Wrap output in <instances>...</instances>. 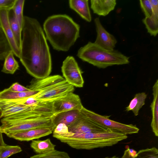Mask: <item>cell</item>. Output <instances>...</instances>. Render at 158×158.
<instances>
[{"label":"cell","instance_id":"cell-1","mask_svg":"<svg viewBox=\"0 0 158 158\" xmlns=\"http://www.w3.org/2000/svg\"><path fill=\"white\" fill-rule=\"evenodd\" d=\"M20 60L31 75L37 79L49 76L52 69L51 55L47 39L39 22L24 16Z\"/></svg>","mask_w":158,"mask_h":158},{"label":"cell","instance_id":"cell-2","mask_svg":"<svg viewBox=\"0 0 158 158\" xmlns=\"http://www.w3.org/2000/svg\"><path fill=\"white\" fill-rule=\"evenodd\" d=\"M52 107L48 102H41L34 108L2 118L0 130L7 135L26 130L54 127Z\"/></svg>","mask_w":158,"mask_h":158},{"label":"cell","instance_id":"cell-3","mask_svg":"<svg viewBox=\"0 0 158 158\" xmlns=\"http://www.w3.org/2000/svg\"><path fill=\"white\" fill-rule=\"evenodd\" d=\"M43 28L47 40L54 49L59 51H68L80 37V26L65 14L48 17L44 22Z\"/></svg>","mask_w":158,"mask_h":158},{"label":"cell","instance_id":"cell-4","mask_svg":"<svg viewBox=\"0 0 158 158\" xmlns=\"http://www.w3.org/2000/svg\"><path fill=\"white\" fill-rule=\"evenodd\" d=\"M53 136L73 148L85 150L111 146L127 138V135L112 131L81 134L69 132L64 135L53 134Z\"/></svg>","mask_w":158,"mask_h":158},{"label":"cell","instance_id":"cell-5","mask_svg":"<svg viewBox=\"0 0 158 158\" xmlns=\"http://www.w3.org/2000/svg\"><path fill=\"white\" fill-rule=\"evenodd\" d=\"M77 56L83 61L99 68L129 63V58L114 49L108 50L89 42L78 51Z\"/></svg>","mask_w":158,"mask_h":158},{"label":"cell","instance_id":"cell-6","mask_svg":"<svg viewBox=\"0 0 158 158\" xmlns=\"http://www.w3.org/2000/svg\"><path fill=\"white\" fill-rule=\"evenodd\" d=\"M27 88L39 91L34 96L40 102L54 101L74 89L73 85L58 75L42 79H33Z\"/></svg>","mask_w":158,"mask_h":158},{"label":"cell","instance_id":"cell-7","mask_svg":"<svg viewBox=\"0 0 158 158\" xmlns=\"http://www.w3.org/2000/svg\"><path fill=\"white\" fill-rule=\"evenodd\" d=\"M81 114L92 121L110 129L112 131L125 135L137 133L139 129L135 125L126 124L111 120L110 116H103L89 110L84 106Z\"/></svg>","mask_w":158,"mask_h":158},{"label":"cell","instance_id":"cell-8","mask_svg":"<svg viewBox=\"0 0 158 158\" xmlns=\"http://www.w3.org/2000/svg\"><path fill=\"white\" fill-rule=\"evenodd\" d=\"M61 69L64 79L69 83L77 87L83 86L82 72L73 56H68L63 61Z\"/></svg>","mask_w":158,"mask_h":158},{"label":"cell","instance_id":"cell-9","mask_svg":"<svg viewBox=\"0 0 158 158\" xmlns=\"http://www.w3.org/2000/svg\"><path fill=\"white\" fill-rule=\"evenodd\" d=\"M83 106L79 96L73 92H70L53 101V115L73 110H80Z\"/></svg>","mask_w":158,"mask_h":158},{"label":"cell","instance_id":"cell-10","mask_svg":"<svg viewBox=\"0 0 158 158\" xmlns=\"http://www.w3.org/2000/svg\"><path fill=\"white\" fill-rule=\"evenodd\" d=\"M68 128L69 132L75 134L97 133L111 131L105 127L92 121L82 114L76 121L68 127Z\"/></svg>","mask_w":158,"mask_h":158},{"label":"cell","instance_id":"cell-11","mask_svg":"<svg viewBox=\"0 0 158 158\" xmlns=\"http://www.w3.org/2000/svg\"><path fill=\"white\" fill-rule=\"evenodd\" d=\"M9 10L4 8L0 9V25L8 41L14 55L19 58L20 50L16 44L9 23Z\"/></svg>","mask_w":158,"mask_h":158},{"label":"cell","instance_id":"cell-12","mask_svg":"<svg viewBox=\"0 0 158 158\" xmlns=\"http://www.w3.org/2000/svg\"><path fill=\"white\" fill-rule=\"evenodd\" d=\"M97 35L95 44L108 50L114 49L117 41L115 37L107 32L101 24L98 18L94 20Z\"/></svg>","mask_w":158,"mask_h":158},{"label":"cell","instance_id":"cell-13","mask_svg":"<svg viewBox=\"0 0 158 158\" xmlns=\"http://www.w3.org/2000/svg\"><path fill=\"white\" fill-rule=\"evenodd\" d=\"M54 127H44L32 129L9 134L6 135L20 141H29L38 139L52 134Z\"/></svg>","mask_w":158,"mask_h":158},{"label":"cell","instance_id":"cell-14","mask_svg":"<svg viewBox=\"0 0 158 158\" xmlns=\"http://www.w3.org/2000/svg\"><path fill=\"white\" fill-rule=\"evenodd\" d=\"M81 115L80 110H73L53 115L51 118L55 127L60 123H64L68 127L73 124Z\"/></svg>","mask_w":158,"mask_h":158},{"label":"cell","instance_id":"cell-15","mask_svg":"<svg viewBox=\"0 0 158 158\" xmlns=\"http://www.w3.org/2000/svg\"><path fill=\"white\" fill-rule=\"evenodd\" d=\"M90 4L94 13L105 16L114 9L116 2L115 0H92Z\"/></svg>","mask_w":158,"mask_h":158},{"label":"cell","instance_id":"cell-16","mask_svg":"<svg viewBox=\"0 0 158 158\" xmlns=\"http://www.w3.org/2000/svg\"><path fill=\"white\" fill-rule=\"evenodd\" d=\"M153 99L150 105L152 118L151 126L155 135L158 136V80L152 87Z\"/></svg>","mask_w":158,"mask_h":158},{"label":"cell","instance_id":"cell-17","mask_svg":"<svg viewBox=\"0 0 158 158\" xmlns=\"http://www.w3.org/2000/svg\"><path fill=\"white\" fill-rule=\"evenodd\" d=\"M69 5L70 8L82 19L89 22L91 21L92 18L88 0H70Z\"/></svg>","mask_w":158,"mask_h":158},{"label":"cell","instance_id":"cell-18","mask_svg":"<svg viewBox=\"0 0 158 158\" xmlns=\"http://www.w3.org/2000/svg\"><path fill=\"white\" fill-rule=\"evenodd\" d=\"M56 146L49 138L44 140H33L30 143L31 147L37 154H43L53 151Z\"/></svg>","mask_w":158,"mask_h":158},{"label":"cell","instance_id":"cell-19","mask_svg":"<svg viewBox=\"0 0 158 158\" xmlns=\"http://www.w3.org/2000/svg\"><path fill=\"white\" fill-rule=\"evenodd\" d=\"M38 92V91L33 90L24 92H14L10 91L7 88L0 92V100L19 99L34 96Z\"/></svg>","mask_w":158,"mask_h":158},{"label":"cell","instance_id":"cell-20","mask_svg":"<svg viewBox=\"0 0 158 158\" xmlns=\"http://www.w3.org/2000/svg\"><path fill=\"white\" fill-rule=\"evenodd\" d=\"M147 95L145 92L139 93L136 94L131 100L128 106L126 108V111H132L135 116L139 114L140 109L145 104Z\"/></svg>","mask_w":158,"mask_h":158},{"label":"cell","instance_id":"cell-21","mask_svg":"<svg viewBox=\"0 0 158 158\" xmlns=\"http://www.w3.org/2000/svg\"><path fill=\"white\" fill-rule=\"evenodd\" d=\"M10 24L18 46L20 49L22 41V28L12 9L9 11Z\"/></svg>","mask_w":158,"mask_h":158},{"label":"cell","instance_id":"cell-22","mask_svg":"<svg viewBox=\"0 0 158 158\" xmlns=\"http://www.w3.org/2000/svg\"><path fill=\"white\" fill-rule=\"evenodd\" d=\"M14 53L11 50L5 58V61L2 71L5 73L13 74L19 69L18 62L14 57Z\"/></svg>","mask_w":158,"mask_h":158},{"label":"cell","instance_id":"cell-23","mask_svg":"<svg viewBox=\"0 0 158 158\" xmlns=\"http://www.w3.org/2000/svg\"><path fill=\"white\" fill-rule=\"evenodd\" d=\"M148 32L152 36H156L158 32V14L152 13L149 17H145L142 20Z\"/></svg>","mask_w":158,"mask_h":158},{"label":"cell","instance_id":"cell-24","mask_svg":"<svg viewBox=\"0 0 158 158\" xmlns=\"http://www.w3.org/2000/svg\"><path fill=\"white\" fill-rule=\"evenodd\" d=\"M11 50L8 41L0 25V60H4Z\"/></svg>","mask_w":158,"mask_h":158},{"label":"cell","instance_id":"cell-25","mask_svg":"<svg viewBox=\"0 0 158 158\" xmlns=\"http://www.w3.org/2000/svg\"><path fill=\"white\" fill-rule=\"evenodd\" d=\"M24 2V0H15L12 8L22 29L24 16L23 11Z\"/></svg>","mask_w":158,"mask_h":158},{"label":"cell","instance_id":"cell-26","mask_svg":"<svg viewBox=\"0 0 158 158\" xmlns=\"http://www.w3.org/2000/svg\"><path fill=\"white\" fill-rule=\"evenodd\" d=\"M22 149L19 146L6 145L0 146V158H7L11 155L21 152Z\"/></svg>","mask_w":158,"mask_h":158},{"label":"cell","instance_id":"cell-27","mask_svg":"<svg viewBox=\"0 0 158 158\" xmlns=\"http://www.w3.org/2000/svg\"><path fill=\"white\" fill-rule=\"evenodd\" d=\"M133 158H158V149L153 147L140 150Z\"/></svg>","mask_w":158,"mask_h":158},{"label":"cell","instance_id":"cell-28","mask_svg":"<svg viewBox=\"0 0 158 158\" xmlns=\"http://www.w3.org/2000/svg\"><path fill=\"white\" fill-rule=\"evenodd\" d=\"M30 158H71L68 154L65 152L60 151L56 150L41 154H36Z\"/></svg>","mask_w":158,"mask_h":158},{"label":"cell","instance_id":"cell-29","mask_svg":"<svg viewBox=\"0 0 158 158\" xmlns=\"http://www.w3.org/2000/svg\"><path fill=\"white\" fill-rule=\"evenodd\" d=\"M10 100L16 103L29 106H35L41 102L36 99L34 96L19 99Z\"/></svg>","mask_w":158,"mask_h":158},{"label":"cell","instance_id":"cell-30","mask_svg":"<svg viewBox=\"0 0 158 158\" xmlns=\"http://www.w3.org/2000/svg\"><path fill=\"white\" fill-rule=\"evenodd\" d=\"M139 3L145 17H150L152 14V10L150 0H140Z\"/></svg>","mask_w":158,"mask_h":158},{"label":"cell","instance_id":"cell-31","mask_svg":"<svg viewBox=\"0 0 158 158\" xmlns=\"http://www.w3.org/2000/svg\"><path fill=\"white\" fill-rule=\"evenodd\" d=\"M52 132L53 134L64 135L68 134L69 131L67 126L64 123H60L55 127Z\"/></svg>","mask_w":158,"mask_h":158},{"label":"cell","instance_id":"cell-32","mask_svg":"<svg viewBox=\"0 0 158 158\" xmlns=\"http://www.w3.org/2000/svg\"><path fill=\"white\" fill-rule=\"evenodd\" d=\"M8 89L12 91L17 92H27L31 90L19 84L18 82L13 83Z\"/></svg>","mask_w":158,"mask_h":158},{"label":"cell","instance_id":"cell-33","mask_svg":"<svg viewBox=\"0 0 158 158\" xmlns=\"http://www.w3.org/2000/svg\"><path fill=\"white\" fill-rule=\"evenodd\" d=\"M15 1V0H0V9H12Z\"/></svg>","mask_w":158,"mask_h":158},{"label":"cell","instance_id":"cell-34","mask_svg":"<svg viewBox=\"0 0 158 158\" xmlns=\"http://www.w3.org/2000/svg\"><path fill=\"white\" fill-rule=\"evenodd\" d=\"M151 4L152 13L158 14V1L157 0H150Z\"/></svg>","mask_w":158,"mask_h":158},{"label":"cell","instance_id":"cell-35","mask_svg":"<svg viewBox=\"0 0 158 158\" xmlns=\"http://www.w3.org/2000/svg\"><path fill=\"white\" fill-rule=\"evenodd\" d=\"M134 156L132 154L131 149L128 148L125 150L121 158H133Z\"/></svg>","mask_w":158,"mask_h":158},{"label":"cell","instance_id":"cell-36","mask_svg":"<svg viewBox=\"0 0 158 158\" xmlns=\"http://www.w3.org/2000/svg\"><path fill=\"white\" fill-rule=\"evenodd\" d=\"M1 113H0V119L1 117ZM2 133L1 132L0 130V146H4L6 145V144L5 143L3 139Z\"/></svg>","mask_w":158,"mask_h":158},{"label":"cell","instance_id":"cell-37","mask_svg":"<svg viewBox=\"0 0 158 158\" xmlns=\"http://www.w3.org/2000/svg\"><path fill=\"white\" fill-rule=\"evenodd\" d=\"M104 158H120V157L117 156H114L111 157L106 156Z\"/></svg>","mask_w":158,"mask_h":158},{"label":"cell","instance_id":"cell-38","mask_svg":"<svg viewBox=\"0 0 158 158\" xmlns=\"http://www.w3.org/2000/svg\"><path fill=\"white\" fill-rule=\"evenodd\" d=\"M1 113V110H0V113Z\"/></svg>","mask_w":158,"mask_h":158}]
</instances>
